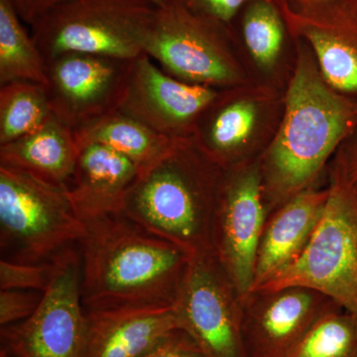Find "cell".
Masks as SVG:
<instances>
[{
    "label": "cell",
    "instance_id": "6da1fadb",
    "mask_svg": "<svg viewBox=\"0 0 357 357\" xmlns=\"http://www.w3.org/2000/svg\"><path fill=\"white\" fill-rule=\"evenodd\" d=\"M79 250L86 311L175 304L192 258L123 213L86 222Z\"/></svg>",
    "mask_w": 357,
    "mask_h": 357
},
{
    "label": "cell",
    "instance_id": "7a4b0ae2",
    "mask_svg": "<svg viewBox=\"0 0 357 357\" xmlns=\"http://www.w3.org/2000/svg\"><path fill=\"white\" fill-rule=\"evenodd\" d=\"M187 139L176 140L163 158L138 174L122 213L141 227L192 256L203 255L208 185Z\"/></svg>",
    "mask_w": 357,
    "mask_h": 357
},
{
    "label": "cell",
    "instance_id": "3957f363",
    "mask_svg": "<svg viewBox=\"0 0 357 357\" xmlns=\"http://www.w3.org/2000/svg\"><path fill=\"white\" fill-rule=\"evenodd\" d=\"M86 223L77 217L67 188L0 165L1 259L43 263L79 246Z\"/></svg>",
    "mask_w": 357,
    "mask_h": 357
},
{
    "label": "cell",
    "instance_id": "277c9868",
    "mask_svg": "<svg viewBox=\"0 0 357 357\" xmlns=\"http://www.w3.org/2000/svg\"><path fill=\"white\" fill-rule=\"evenodd\" d=\"M351 114L349 105L326 86L311 62L301 61L271 150L275 175L284 189L303 187L316 175L347 132Z\"/></svg>",
    "mask_w": 357,
    "mask_h": 357
},
{
    "label": "cell",
    "instance_id": "5b68a950",
    "mask_svg": "<svg viewBox=\"0 0 357 357\" xmlns=\"http://www.w3.org/2000/svg\"><path fill=\"white\" fill-rule=\"evenodd\" d=\"M157 6L148 0H62L31 25V37L45 62L66 53L134 60Z\"/></svg>",
    "mask_w": 357,
    "mask_h": 357
},
{
    "label": "cell",
    "instance_id": "8992f818",
    "mask_svg": "<svg viewBox=\"0 0 357 357\" xmlns=\"http://www.w3.org/2000/svg\"><path fill=\"white\" fill-rule=\"evenodd\" d=\"M307 288L330 296L357 319V213L333 191L300 255L253 292Z\"/></svg>",
    "mask_w": 357,
    "mask_h": 357
},
{
    "label": "cell",
    "instance_id": "52a82bcc",
    "mask_svg": "<svg viewBox=\"0 0 357 357\" xmlns=\"http://www.w3.org/2000/svg\"><path fill=\"white\" fill-rule=\"evenodd\" d=\"M222 25L171 0L157 6L144 53L185 83L210 88L234 83L236 72L220 34Z\"/></svg>",
    "mask_w": 357,
    "mask_h": 357
},
{
    "label": "cell",
    "instance_id": "ba28073f",
    "mask_svg": "<svg viewBox=\"0 0 357 357\" xmlns=\"http://www.w3.org/2000/svg\"><path fill=\"white\" fill-rule=\"evenodd\" d=\"M86 314L82 301L81 253L70 249L30 318L0 328L1 349L14 357H82Z\"/></svg>",
    "mask_w": 357,
    "mask_h": 357
},
{
    "label": "cell",
    "instance_id": "9c48e42d",
    "mask_svg": "<svg viewBox=\"0 0 357 357\" xmlns=\"http://www.w3.org/2000/svg\"><path fill=\"white\" fill-rule=\"evenodd\" d=\"M134 60L66 53L47 64V93L54 116L73 131L116 112Z\"/></svg>",
    "mask_w": 357,
    "mask_h": 357
},
{
    "label": "cell",
    "instance_id": "30bf717a",
    "mask_svg": "<svg viewBox=\"0 0 357 357\" xmlns=\"http://www.w3.org/2000/svg\"><path fill=\"white\" fill-rule=\"evenodd\" d=\"M218 96L215 89L175 79L142 54L134 59L119 110L167 138L187 139L192 124Z\"/></svg>",
    "mask_w": 357,
    "mask_h": 357
},
{
    "label": "cell",
    "instance_id": "8fae6325",
    "mask_svg": "<svg viewBox=\"0 0 357 357\" xmlns=\"http://www.w3.org/2000/svg\"><path fill=\"white\" fill-rule=\"evenodd\" d=\"M203 255L192 256L175 303L183 331L206 357H245L241 328L222 281Z\"/></svg>",
    "mask_w": 357,
    "mask_h": 357
},
{
    "label": "cell",
    "instance_id": "7c38bea8",
    "mask_svg": "<svg viewBox=\"0 0 357 357\" xmlns=\"http://www.w3.org/2000/svg\"><path fill=\"white\" fill-rule=\"evenodd\" d=\"M82 357H144L164 338L183 330L176 304L86 311Z\"/></svg>",
    "mask_w": 357,
    "mask_h": 357
},
{
    "label": "cell",
    "instance_id": "4fadbf2b",
    "mask_svg": "<svg viewBox=\"0 0 357 357\" xmlns=\"http://www.w3.org/2000/svg\"><path fill=\"white\" fill-rule=\"evenodd\" d=\"M263 222L260 180L249 173L227 188L220 213L218 250L241 294L255 283Z\"/></svg>",
    "mask_w": 357,
    "mask_h": 357
},
{
    "label": "cell",
    "instance_id": "5bb4252c",
    "mask_svg": "<svg viewBox=\"0 0 357 357\" xmlns=\"http://www.w3.org/2000/svg\"><path fill=\"white\" fill-rule=\"evenodd\" d=\"M139 171L132 162L103 145L79 146L67 194L82 222L122 213L124 201Z\"/></svg>",
    "mask_w": 357,
    "mask_h": 357
},
{
    "label": "cell",
    "instance_id": "9a60e30c",
    "mask_svg": "<svg viewBox=\"0 0 357 357\" xmlns=\"http://www.w3.org/2000/svg\"><path fill=\"white\" fill-rule=\"evenodd\" d=\"M77 156L74 131L54 115L31 133L0 145V165L20 169L66 188L74 174Z\"/></svg>",
    "mask_w": 357,
    "mask_h": 357
},
{
    "label": "cell",
    "instance_id": "2e32d148",
    "mask_svg": "<svg viewBox=\"0 0 357 357\" xmlns=\"http://www.w3.org/2000/svg\"><path fill=\"white\" fill-rule=\"evenodd\" d=\"M326 198V192H301L272 220L259 246L250 292L300 255L321 217Z\"/></svg>",
    "mask_w": 357,
    "mask_h": 357
},
{
    "label": "cell",
    "instance_id": "e0dca14e",
    "mask_svg": "<svg viewBox=\"0 0 357 357\" xmlns=\"http://www.w3.org/2000/svg\"><path fill=\"white\" fill-rule=\"evenodd\" d=\"M74 134L77 146L96 143L109 147L130 160L139 173L166 156L176 141L157 133L121 110L91 122Z\"/></svg>",
    "mask_w": 357,
    "mask_h": 357
},
{
    "label": "cell",
    "instance_id": "ac0fdd59",
    "mask_svg": "<svg viewBox=\"0 0 357 357\" xmlns=\"http://www.w3.org/2000/svg\"><path fill=\"white\" fill-rule=\"evenodd\" d=\"M312 299L307 293L282 295L256 321L257 357H286L314 321H309Z\"/></svg>",
    "mask_w": 357,
    "mask_h": 357
},
{
    "label": "cell",
    "instance_id": "d6986e66",
    "mask_svg": "<svg viewBox=\"0 0 357 357\" xmlns=\"http://www.w3.org/2000/svg\"><path fill=\"white\" fill-rule=\"evenodd\" d=\"M300 31L316 52L321 75L328 86L357 91V50L335 30L333 15H304Z\"/></svg>",
    "mask_w": 357,
    "mask_h": 357
},
{
    "label": "cell",
    "instance_id": "ffe728a7",
    "mask_svg": "<svg viewBox=\"0 0 357 357\" xmlns=\"http://www.w3.org/2000/svg\"><path fill=\"white\" fill-rule=\"evenodd\" d=\"M10 0H0V86L17 81L48 84L41 52Z\"/></svg>",
    "mask_w": 357,
    "mask_h": 357
},
{
    "label": "cell",
    "instance_id": "44dd1931",
    "mask_svg": "<svg viewBox=\"0 0 357 357\" xmlns=\"http://www.w3.org/2000/svg\"><path fill=\"white\" fill-rule=\"evenodd\" d=\"M53 115L45 84L17 81L0 86V145L31 133Z\"/></svg>",
    "mask_w": 357,
    "mask_h": 357
},
{
    "label": "cell",
    "instance_id": "7402d4cb",
    "mask_svg": "<svg viewBox=\"0 0 357 357\" xmlns=\"http://www.w3.org/2000/svg\"><path fill=\"white\" fill-rule=\"evenodd\" d=\"M286 357H357V319L333 314L321 317Z\"/></svg>",
    "mask_w": 357,
    "mask_h": 357
},
{
    "label": "cell",
    "instance_id": "603a6c76",
    "mask_svg": "<svg viewBox=\"0 0 357 357\" xmlns=\"http://www.w3.org/2000/svg\"><path fill=\"white\" fill-rule=\"evenodd\" d=\"M244 41L262 67L274 64L285 38L280 11L271 0H250L243 20Z\"/></svg>",
    "mask_w": 357,
    "mask_h": 357
},
{
    "label": "cell",
    "instance_id": "cb8c5ba5",
    "mask_svg": "<svg viewBox=\"0 0 357 357\" xmlns=\"http://www.w3.org/2000/svg\"><path fill=\"white\" fill-rule=\"evenodd\" d=\"M256 117L257 109L249 100H237L218 107L201 128L202 144L211 154L229 153L248 140L255 129Z\"/></svg>",
    "mask_w": 357,
    "mask_h": 357
},
{
    "label": "cell",
    "instance_id": "d4e9b609",
    "mask_svg": "<svg viewBox=\"0 0 357 357\" xmlns=\"http://www.w3.org/2000/svg\"><path fill=\"white\" fill-rule=\"evenodd\" d=\"M69 250L65 251L51 261L43 263L0 260V290L37 291L44 293L57 275Z\"/></svg>",
    "mask_w": 357,
    "mask_h": 357
},
{
    "label": "cell",
    "instance_id": "484cf974",
    "mask_svg": "<svg viewBox=\"0 0 357 357\" xmlns=\"http://www.w3.org/2000/svg\"><path fill=\"white\" fill-rule=\"evenodd\" d=\"M43 294L37 291H0V328L30 318L39 307Z\"/></svg>",
    "mask_w": 357,
    "mask_h": 357
},
{
    "label": "cell",
    "instance_id": "4316f807",
    "mask_svg": "<svg viewBox=\"0 0 357 357\" xmlns=\"http://www.w3.org/2000/svg\"><path fill=\"white\" fill-rule=\"evenodd\" d=\"M199 16L227 24L250 0H177Z\"/></svg>",
    "mask_w": 357,
    "mask_h": 357
},
{
    "label": "cell",
    "instance_id": "83f0119b",
    "mask_svg": "<svg viewBox=\"0 0 357 357\" xmlns=\"http://www.w3.org/2000/svg\"><path fill=\"white\" fill-rule=\"evenodd\" d=\"M144 357H206L201 347L183 330H177L159 342Z\"/></svg>",
    "mask_w": 357,
    "mask_h": 357
},
{
    "label": "cell",
    "instance_id": "f1b7e54d",
    "mask_svg": "<svg viewBox=\"0 0 357 357\" xmlns=\"http://www.w3.org/2000/svg\"><path fill=\"white\" fill-rule=\"evenodd\" d=\"M18 15L24 22L32 25L42 14L62 0H10Z\"/></svg>",
    "mask_w": 357,
    "mask_h": 357
},
{
    "label": "cell",
    "instance_id": "f546056e",
    "mask_svg": "<svg viewBox=\"0 0 357 357\" xmlns=\"http://www.w3.org/2000/svg\"><path fill=\"white\" fill-rule=\"evenodd\" d=\"M148 1L152 2L156 6H162L170 2L171 0H148Z\"/></svg>",
    "mask_w": 357,
    "mask_h": 357
},
{
    "label": "cell",
    "instance_id": "4dcf8cb0",
    "mask_svg": "<svg viewBox=\"0 0 357 357\" xmlns=\"http://www.w3.org/2000/svg\"><path fill=\"white\" fill-rule=\"evenodd\" d=\"M0 357H14L13 356H11L9 352H7L6 349H0Z\"/></svg>",
    "mask_w": 357,
    "mask_h": 357
},
{
    "label": "cell",
    "instance_id": "1f68e13d",
    "mask_svg": "<svg viewBox=\"0 0 357 357\" xmlns=\"http://www.w3.org/2000/svg\"><path fill=\"white\" fill-rule=\"evenodd\" d=\"M354 4H356V6H354V7H356V13H357V0H354ZM354 16H356V17H357V13L356 14V15Z\"/></svg>",
    "mask_w": 357,
    "mask_h": 357
},
{
    "label": "cell",
    "instance_id": "d6a6232c",
    "mask_svg": "<svg viewBox=\"0 0 357 357\" xmlns=\"http://www.w3.org/2000/svg\"><path fill=\"white\" fill-rule=\"evenodd\" d=\"M309 1H326V0H309Z\"/></svg>",
    "mask_w": 357,
    "mask_h": 357
}]
</instances>
